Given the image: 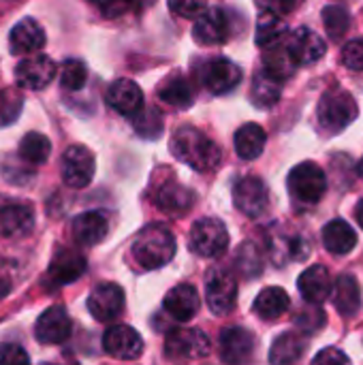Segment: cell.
<instances>
[{"label": "cell", "mask_w": 363, "mask_h": 365, "mask_svg": "<svg viewBox=\"0 0 363 365\" xmlns=\"http://www.w3.org/2000/svg\"><path fill=\"white\" fill-rule=\"evenodd\" d=\"M325 190L327 178L317 163H302L289 173V192L300 203H319Z\"/></svg>", "instance_id": "5"}, {"label": "cell", "mask_w": 363, "mask_h": 365, "mask_svg": "<svg viewBox=\"0 0 363 365\" xmlns=\"http://www.w3.org/2000/svg\"><path fill=\"white\" fill-rule=\"evenodd\" d=\"M193 36L199 45H220L229 38V17L223 9H205L193 28Z\"/></svg>", "instance_id": "15"}, {"label": "cell", "mask_w": 363, "mask_h": 365, "mask_svg": "<svg viewBox=\"0 0 363 365\" xmlns=\"http://www.w3.org/2000/svg\"><path fill=\"white\" fill-rule=\"evenodd\" d=\"M122 308H124V291L113 282L98 284L88 297V310L98 323H109L118 319Z\"/></svg>", "instance_id": "13"}, {"label": "cell", "mask_w": 363, "mask_h": 365, "mask_svg": "<svg viewBox=\"0 0 363 365\" xmlns=\"http://www.w3.org/2000/svg\"><path fill=\"white\" fill-rule=\"evenodd\" d=\"M103 349L107 355L120 361H135L143 353V340L141 336L128 327V325H116L109 327L103 336Z\"/></svg>", "instance_id": "10"}, {"label": "cell", "mask_w": 363, "mask_h": 365, "mask_svg": "<svg viewBox=\"0 0 363 365\" xmlns=\"http://www.w3.org/2000/svg\"><path fill=\"white\" fill-rule=\"evenodd\" d=\"M287 49L297 66L312 64L325 56V41L310 28H297L289 38H287Z\"/></svg>", "instance_id": "16"}, {"label": "cell", "mask_w": 363, "mask_h": 365, "mask_svg": "<svg viewBox=\"0 0 363 365\" xmlns=\"http://www.w3.org/2000/svg\"><path fill=\"white\" fill-rule=\"evenodd\" d=\"M24 107V96L17 88H0V126H9L17 120Z\"/></svg>", "instance_id": "38"}, {"label": "cell", "mask_w": 363, "mask_h": 365, "mask_svg": "<svg viewBox=\"0 0 363 365\" xmlns=\"http://www.w3.org/2000/svg\"><path fill=\"white\" fill-rule=\"evenodd\" d=\"M109 222L101 212H86L71 220V235L79 246H96L105 240Z\"/></svg>", "instance_id": "22"}, {"label": "cell", "mask_w": 363, "mask_h": 365, "mask_svg": "<svg viewBox=\"0 0 363 365\" xmlns=\"http://www.w3.org/2000/svg\"><path fill=\"white\" fill-rule=\"evenodd\" d=\"M94 6L109 19L126 17V15H139L148 6H152L154 0H92Z\"/></svg>", "instance_id": "36"}, {"label": "cell", "mask_w": 363, "mask_h": 365, "mask_svg": "<svg viewBox=\"0 0 363 365\" xmlns=\"http://www.w3.org/2000/svg\"><path fill=\"white\" fill-rule=\"evenodd\" d=\"M325 321L327 319H325V312L321 308H308V310L300 312V317L295 319V325L302 327V331L312 334V331H319L325 325Z\"/></svg>", "instance_id": "42"}, {"label": "cell", "mask_w": 363, "mask_h": 365, "mask_svg": "<svg viewBox=\"0 0 363 365\" xmlns=\"http://www.w3.org/2000/svg\"><path fill=\"white\" fill-rule=\"evenodd\" d=\"M287 34V21L278 15H272V13H261L259 15V21H257V45L259 47H274L278 43H282Z\"/></svg>", "instance_id": "34"}, {"label": "cell", "mask_w": 363, "mask_h": 365, "mask_svg": "<svg viewBox=\"0 0 363 365\" xmlns=\"http://www.w3.org/2000/svg\"><path fill=\"white\" fill-rule=\"evenodd\" d=\"M160 101H165L167 105L175 107V109H186L193 105L195 101V92H193V83L182 75V73H173L158 90Z\"/></svg>", "instance_id": "32"}, {"label": "cell", "mask_w": 363, "mask_h": 365, "mask_svg": "<svg viewBox=\"0 0 363 365\" xmlns=\"http://www.w3.org/2000/svg\"><path fill=\"white\" fill-rule=\"evenodd\" d=\"M312 365H351V359L340 349H325L312 359Z\"/></svg>", "instance_id": "46"}, {"label": "cell", "mask_w": 363, "mask_h": 365, "mask_svg": "<svg viewBox=\"0 0 363 365\" xmlns=\"http://www.w3.org/2000/svg\"><path fill=\"white\" fill-rule=\"evenodd\" d=\"M323 24H325L327 34L334 41H338L351 28V15L344 6H325L323 9Z\"/></svg>", "instance_id": "37"}, {"label": "cell", "mask_w": 363, "mask_h": 365, "mask_svg": "<svg viewBox=\"0 0 363 365\" xmlns=\"http://www.w3.org/2000/svg\"><path fill=\"white\" fill-rule=\"evenodd\" d=\"M169 9L180 17L197 19L208 9V0H169Z\"/></svg>", "instance_id": "41"}, {"label": "cell", "mask_w": 363, "mask_h": 365, "mask_svg": "<svg viewBox=\"0 0 363 365\" xmlns=\"http://www.w3.org/2000/svg\"><path fill=\"white\" fill-rule=\"evenodd\" d=\"M255 346V336L244 327H229L220 334V359L227 365H248Z\"/></svg>", "instance_id": "11"}, {"label": "cell", "mask_w": 363, "mask_h": 365, "mask_svg": "<svg viewBox=\"0 0 363 365\" xmlns=\"http://www.w3.org/2000/svg\"><path fill=\"white\" fill-rule=\"evenodd\" d=\"M300 0H257V6L263 11V13H272V15H289L295 6H297Z\"/></svg>", "instance_id": "45"}, {"label": "cell", "mask_w": 363, "mask_h": 365, "mask_svg": "<svg viewBox=\"0 0 363 365\" xmlns=\"http://www.w3.org/2000/svg\"><path fill=\"white\" fill-rule=\"evenodd\" d=\"M205 297H208V306L214 314H218V317L229 314L237 302L235 278L220 267L212 269L205 280Z\"/></svg>", "instance_id": "7"}, {"label": "cell", "mask_w": 363, "mask_h": 365, "mask_svg": "<svg viewBox=\"0 0 363 365\" xmlns=\"http://www.w3.org/2000/svg\"><path fill=\"white\" fill-rule=\"evenodd\" d=\"M47 36L43 26L32 19V17H24L19 24L13 26L11 34H9V47L11 53L15 56H24V53H36L39 49H43Z\"/></svg>", "instance_id": "20"}, {"label": "cell", "mask_w": 363, "mask_h": 365, "mask_svg": "<svg viewBox=\"0 0 363 365\" xmlns=\"http://www.w3.org/2000/svg\"><path fill=\"white\" fill-rule=\"evenodd\" d=\"M263 64H265L263 71L270 73L278 81H287L295 73V68H297V64L293 62V58H291V53H289L285 43H278V45L270 47L265 51V56H263Z\"/></svg>", "instance_id": "33"}, {"label": "cell", "mask_w": 363, "mask_h": 365, "mask_svg": "<svg viewBox=\"0 0 363 365\" xmlns=\"http://www.w3.org/2000/svg\"><path fill=\"white\" fill-rule=\"evenodd\" d=\"M357 113H359V109H357V103H355L353 94H349L340 86L329 88L321 96L319 109H317L319 124L329 135L342 133L357 118Z\"/></svg>", "instance_id": "3"}, {"label": "cell", "mask_w": 363, "mask_h": 365, "mask_svg": "<svg viewBox=\"0 0 363 365\" xmlns=\"http://www.w3.org/2000/svg\"><path fill=\"white\" fill-rule=\"evenodd\" d=\"M240 81H242V68L227 58H214L203 68V86L212 94H227Z\"/></svg>", "instance_id": "18"}, {"label": "cell", "mask_w": 363, "mask_h": 365, "mask_svg": "<svg viewBox=\"0 0 363 365\" xmlns=\"http://www.w3.org/2000/svg\"><path fill=\"white\" fill-rule=\"evenodd\" d=\"M156 205L165 214H186L195 205V192L180 186L178 182H167L156 195Z\"/></svg>", "instance_id": "25"}, {"label": "cell", "mask_w": 363, "mask_h": 365, "mask_svg": "<svg viewBox=\"0 0 363 365\" xmlns=\"http://www.w3.org/2000/svg\"><path fill=\"white\" fill-rule=\"evenodd\" d=\"M73 323L62 306H51L47 308L34 327V336L41 344H62L71 338Z\"/></svg>", "instance_id": "14"}, {"label": "cell", "mask_w": 363, "mask_h": 365, "mask_svg": "<svg viewBox=\"0 0 363 365\" xmlns=\"http://www.w3.org/2000/svg\"><path fill=\"white\" fill-rule=\"evenodd\" d=\"M323 244L332 255H349L357 244V233L342 218H336L323 229Z\"/></svg>", "instance_id": "26"}, {"label": "cell", "mask_w": 363, "mask_h": 365, "mask_svg": "<svg viewBox=\"0 0 363 365\" xmlns=\"http://www.w3.org/2000/svg\"><path fill=\"white\" fill-rule=\"evenodd\" d=\"M94 154L86 145H71L62 154V180L71 188H86L94 178Z\"/></svg>", "instance_id": "8"}, {"label": "cell", "mask_w": 363, "mask_h": 365, "mask_svg": "<svg viewBox=\"0 0 363 365\" xmlns=\"http://www.w3.org/2000/svg\"><path fill=\"white\" fill-rule=\"evenodd\" d=\"M45 365H51V364H45Z\"/></svg>", "instance_id": "50"}, {"label": "cell", "mask_w": 363, "mask_h": 365, "mask_svg": "<svg viewBox=\"0 0 363 365\" xmlns=\"http://www.w3.org/2000/svg\"><path fill=\"white\" fill-rule=\"evenodd\" d=\"M342 62L351 71H363V38H355V41L344 45Z\"/></svg>", "instance_id": "43"}, {"label": "cell", "mask_w": 363, "mask_h": 365, "mask_svg": "<svg viewBox=\"0 0 363 365\" xmlns=\"http://www.w3.org/2000/svg\"><path fill=\"white\" fill-rule=\"evenodd\" d=\"M233 203L242 214L250 218H259L270 205V192L265 182L255 175L242 178L233 188Z\"/></svg>", "instance_id": "9"}, {"label": "cell", "mask_w": 363, "mask_h": 365, "mask_svg": "<svg viewBox=\"0 0 363 365\" xmlns=\"http://www.w3.org/2000/svg\"><path fill=\"white\" fill-rule=\"evenodd\" d=\"M355 218H357L359 227H362V229H363V197H362V199H359L357 207H355Z\"/></svg>", "instance_id": "47"}, {"label": "cell", "mask_w": 363, "mask_h": 365, "mask_svg": "<svg viewBox=\"0 0 363 365\" xmlns=\"http://www.w3.org/2000/svg\"><path fill=\"white\" fill-rule=\"evenodd\" d=\"M88 81V68L81 60L73 58V60H66L62 64V71H60V83L64 90H71V92H77L86 86Z\"/></svg>", "instance_id": "39"}, {"label": "cell", "mask_w": 363, "mask_h": 365, "mask_svg": "<svg viewBox=\"0 0 363 365\" xmlns=\"http://www.w3.org/2000/svg\"><path fill=\"white\" fill-rule=\"evenodd\" d=\"M135 128L143 137H158L163 130V115L156 109H141L137 115H133Z\"/></svg>", "instance_id": "40"}, {"label": "cell", "mask_w": 363, "mask_h": 365, "mask_svg": "<svg viewBox=\"0 0 363 365\" xmlns=\"http://www.w3.org/2000/svg\"><path fill=\"white\" fill-rule=\"evenodd\" d=\"M34 227V212L30 203L6 201L0 203V229L6 237H19L30 233Z\"/></svg>", "instance_id": "21"}, {"label": "cell", "mask_w": 363, "mask_h": 365, "mask_svg": "<svg viewBox=\"0 0 363 365\" xmlns=\"http://www.w3.org/2000/svg\"><path fill=\"white\" fill-rule=\"evenodd\" d=\"M297 289L308 304L319 306L332 293V276L323 265H312L300 276Z\"/></svg>", "instance_id": "24"}, {"label": "cell", "mask_w": 363, "mask_h": 365, "mask_svg": "<svg viewBox=\"0 0 363 365\" xmlns=\"http://www.w3.org/2000/svg\"><path fill=\"white\" fill-rule=\"evenodd\" d=\"M53 75H56V64L45 53H34L30 58H24L15 68L17 86L26 90H43L47 83H51Z\"/></svg>", "instance_id": "12"}, {"label": "cell", "mask_w": 363, "mask_h": 365, "mask_svg": "<svg viewBox=\"0 0 363 365\" xmlns=\"http://www.w3.org/2000/svg\"><path fill=\"white\" fill-rule=\"evenodd\" d=\"M131 255L141 269L165 267L175 255V237L165 225H150L135 237Z\"/></svg>", "instance_id": "2"}, {"label": "cell", "mask_w": 363, "mask_h": 365, "mask_svg": "<svg viewBox=\"0 0 363 365\" xmlns=\"http://www.w3.org/2000/svg\"><path fill=\"white\" fill-rule=\"evenodd\" d=\"M105 98H107V103H109L111 109H116L118 113L128 115V118L137 115L143 109V92L131 79H118V81H113L107 88V92H105Z\"/></svg>", "instance_id": "19"}, {"label": "cell", "mask_w": 363, "mask_h": 365, "mask_svg": "<svg viewBox=\"0 0 363 365\" xmlns=\"http://www.w3.org/2000/svg\"><path fill=\"white\" fill-rule=\"evenodd\" d=\"M165 310L169 317H173L180 323L190 321L197 312H199V295L195 291V287L190 284H178L175 289H171L165 297Z\"/></svg>", "instance_id": "23"}, {"label": "cell", "mask_w": 363, "mask_h": 365, "mask_svg": "<svg viewBox=\"0 0 363 365\" xmlns=\"http://www.w3.org/2000/svg\"><path fill=\"white\" fill-rule=\"evenodd\" d=\"M0 365H30L28 353L19 344H0Z\"/></svg>", "instance_id": "44"}, {"label": "cell", "mask_w": 363, "mask_h": 365, "mask_svg": "<svg viewBox=\"0 0 363 365\" xmlns=\"http://www.w3.org/2000/svg\"><path fill=\"white\" fill-rule=\"evenodd\" d=\"M51 154V143L43 133H28L19 143V156L26 163L43 165Z\"/></svg>", "instance_id": "35"}, {"label": "cell", "mask_w": 363, "mask_h": 365, "mask_svg": "<svg viewBox=\"0 0 363 365\" xmlns=\"http://www.w3.org/2000/svg\"><path fill=\"white\" fill-rule=\"evenodd\" d=\"M265 141H267V135H265L263 126L248 122L235 133V152L244 160H255L263 154Z\"/></svg>", "instance_id": "29"}, {"label": "cell", "mask_w": 363, "mask_h": 365, "mask_svg": "<svg viewBox=\"0 0 363 365\" xmlns=\"http://www.w3.org/2000/svg\"><path fill=\"white\" fill-rule=\"evenodd\" d=\"M282 94V81L274 79L270 73L259 71L252 77V86H250V101L259 107V109H270L280 101Z\"/></svg>", "instance_id": "31"}, {"label": "cell", "mask_w": 363, "mask_h": 365, "mask_svg": "<svg viewBox=\"0 0 363 365\" xmlns=\"http://www.w3.org/2000/svg\"><path fill=\"white\" fill-rule=\"evenodd\" d=\"M171 152L180 163L188 165L199 173L214 171L223 160L220 148L195 126H182L173 133Z\"/></svg>", "instance_id": "1"}, {"label": "cell", "mask_w": 363, "mask_h": 365, "mask_svg": "<svg viewBox=\"0 0 363 365\" xmlns=\"http://www.w3.org/2000/svg\"><path fill=\"white\" fill-rule=\"evenodd\" d=\"M334 306L342 317H355L362 308V289L355 276H340L334 287Z\"/></svg>", "instance_id": "27"}, {"label": "cell", "mask_w": 363, "mask_h": 365, "mask_svg": "<svg viewBox=\"0 0 363 365\" xmlns=\"http://www.w3.org/2000/svg\"><path fill=\"white\" fill-rule=\"evenodd\" d=\"M289 306H291V299H289V295H287L285 289H280V287H267V289H263L257 295L252 310L263 321H274V319L282 317L289 310Z\"/></svg>", "instance_id": "30"}, {"label": "cell", "mask_w": 363, "mask_h": 365, "mask_svg": "<svg viewBox=\"0 0 363 365\" xmlns=\"http://www.w3.org/2000/svg\"><path fill=\"white\" fill-rule=\"evenodd\" d=\"M9 291H11V284L4 282V280H0V302L9 295Z\"/></svg>", "instance_id": "48"}, {"label": "cell", "mask_w": 363, "mask_h": 365, "mask_svg": "<svg viewBox=\"0 0 363 365\" xmlns=\"http://www.w3.org/2000/svg\"><path fill=\"white\" fill-rule=\"evenodd\" d=\"M86 267H88V263H86V259H83L81 252H77V250H60L51 259L45 280L51 287L58 289V287L71 284L77 278H81L83 272H86Z\"/></svg>", "instance_id": "17"}, {"label": "cell", "mask_w": 363, "mask_h": 365, "mask_svg": "<svg viewBox=\"0 0 363 365\" xmlns=\"http://www.w3.org/2000/svg\"><path fill=\"white\" fill-rule=\"evenodd\" d=\"M188 246L197 257L216 259L229 246V231L218 218H201L190 229Z\"/></svg>", "instance_id": "4"}, {"label": "cell", "mask_w": 363, "mask_h": 365, "mask_svg": "<svg viewBox=\"0 0 363 365\" xmlns=\"http://www.w3.org/2000/svg\"><path fill=\"white\" fill-rule=\"evenodd\" d=\"M306 353V340L295 334H282L274 340L272 351H270V364L272 365H295L302 355Z\"/></svg>", "instance_id": "28"}, {"label": "cell", "mask_w": 363, "mask_h": 365, "mask_svg": "<svg viewBox=\"0 0 363 365\" xmlns=\"http://www.w3.org/2000/svg\"><path fill=\"white\" fill-rule=\"evenodd\" d=\"M210 353V338L201 329H173L165 340V355L173 361H195Z\"/></svg>", "instance_id": "6"}, {"label": "cell", "mask_w": 363, "mask_h": 365, "mask_svg": "<svg viewBox=\"0 0 363 365\" xmlns=\"http://www.w3.org/2000/svg\"><path fill=\"white\" fill-rule=\"evenodd\" d=\"M357 173H359V178L363 180V158L359 160V165H357Z\"/></svg>", "instance_id": "49"}]
</instances>
